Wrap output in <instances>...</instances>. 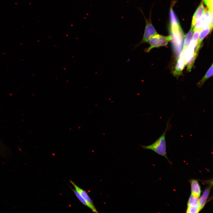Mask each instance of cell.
I'll list each match as a JSON object with an SVG mask.
<instances>
[{"label": "cell", "instance_id": "cell-12", "mask_svg": "<svg viewBox=\"0 0 213 213\" xmlns=\"http://www.w3.org/2000/svg\"><path fill=\"white\" fill-rule=\"evenodd\" d=\"M213 27L210 26L204 28L201 30L198 40V43L195 51L198 52L201 47V45L203 39L211 32Z\"/></svg>", "mask_w": 213, "mask_h": 213}, {"label": "cell", "instance_id": "cell-11", "mask_svg": "<svg viewBox=\"0 0 213 213\" xmlns=\"http://www.w3.org/2000/svg\"><path fill=\"white\" fill-rule=\"evenodd\" d=\"M206 11L202 1L197 9L193 16L191 28H193L196 22L201 17Z\"/></svg>", "mask_w": 213, "mask_h": 213}, {"label": "cell", "instance_id": "cell-2", "mask_svg": "<svg viewBox=\"0 0 213 213\" xmlns=\"http://www.w3.org/2000/svg\"><path fill=\"white\" fill-rule=\"evenodd\" d=\"M143 15L145 20L146 25L144 32L141 40L136 44L134 48H136L141 44L147 43L151 38L157 34L153 25L151 20V11L149 13V17L147 19L145 17L142 9L138 8Z\"/></svg>", "mask_w": 213, "mask_h": 213}, {"label": "cell", "instance_id": "cell-15", "mask_svg": "<svg viewBox=\"0 0 213 213\" xmlns=\"http://www.w3.org/2000/svg\"><path fill=\"white\" fill-rule=\"evenodd\" d=\"M193 32V28H191L185 38L183 50L185 49L189 46L192 38Z\"/></svg>", "mask_w": 213, "mask_h": 213}, {"label": "cell", "instance_id": "cell-3", "mask_svg": "<svg viewBox=\"0 0 213 213\" xmlns=\"http://www.w3.org/2000/svg\"><path fill=\"white\" fill-rule=\"evenodd\" d=\"M172 41L175 51L178 57L182 51L183 33L180 27L170 29Z\"/></svg>", "mask_w": 213, "mask_h": 213}, {"label": "cell", "instance_id": "cell-13", "mask_svg": "<svg viewBox=\"0 0 213 213\" xmlns=\"http://www.w3.org/2000/svg\"><path fill=\"white\" fill-rule=\"evenodd\" d=\"M175 2L172 3L170 8V29H175L180 27L177 17L173 9Z\"/></svg>", "mask_w": 213, "mask_h": 213}, {"label": "cell", "instance_id": "cell-14", "mask_svg": "<svg viewBox=\"0 0 213 213\" xmlns=\"http://www.w3.org/2000/svg\"><path fill=\"white\" fill-rule=\"evenodd\" d=\"M197 45L191 42L188 47L185 49L183 50L186 64L189 61L194 54L195 51L194 49L196 48Z\"/></svg>", "mask_w": 213, "mask_h": 213}, {"label": "cell", "instance_id": "cell-10", "mask_svg": "<svg viewBox=\"0 0 213 213\" xmlns=\"http://www.w3.org/2000/svg\"><path fill=\"white\" fill-rule=\"evenodd\" d=\"M191 187V193L192 196L199 198L201 195V190L198 180L192 179L189 180Z\"/></svg>", "mask_w": 213, "mask_h": 213}, {"label": "cell", "instance_id": "cell-20", "mask_svg": "<svg viewBox=\"0 0 213 213\" xmlns=\"http://www.w3.org/2000/svg\"><path fill=\"white\" fill-rule=\"evenodd\" d=\"M205 4L207 6L208 10L211 12H213V0H207Z\"/></svg>", "mask_w": 213, "mask_h": 213}, {"label": "cell", "instance_id": "cell-7", "mask_svg": "<svg viewBox=\"0 0 213 213\" xmlns=\"http://www.w3.org/2000/svg\"><path fill=\"white\" fill-rule=\"evenodd\" d=\"M199 198L191 195L188 200L186 212L187 213H198L200 211Z\"/></svg>", "mask_w": 213, "mask_h": 213}, {"label": "cell", "instance_id": "cell-8", "mask_svg": "<svg viewBox=\"0 0 213 213\" xmlns=\"http://www.w3.org/2000/svg\"><path fill=\"white\" fill-rule=\"evenodd\" d=\"M70 182L74 187L75 190L87 202L89 205V208H90L93 212L98 213V212L94 206L93 201L89 197L87 193L84 190L78 186L71 180H70Z\"/></svg>", "mask_w": 213, "mask_h": 213}, {"label": "cell", "instance_id": "cell-1", "mask_svg": "<svg viewBox=\"0 0 213 213\" xmlns=\"http://www.w3.org/2000/svg\"><path fill=\"white\" fill-rule=\"evenodd\" d=\"M170 119H169L167 122L164 131L156 141L149 145L141 146L144 149L151 150L158 154L165 157L170 163L171 162L169 160L167 155L165 136L167 132L170 130L171 128V125L170 122Z\"/></svg>", "mask_w": 213, "mask_h": 213}, {"label": "cell", "instance_id": "cell-19", "mask_svg": "<svg viewBox=\"0 0 213 213\" xmlns=\"http://www.w3.org/2000/svg\"><path fill=\"white\" fill-rule=\"evenodd\" d=\"M201 30H196L193 31L194 33L192 36V42L197 44L198 40Z\"/></svg>", "mask_w": 213, "mask_h": 213}, {"label": "cell", "instance_id": "cell-6", "mask_svg": "<svg viewBox=\"0 0 213 213\" xmlns=\"http://www.w3.org/2000/svg\"><path fill=\"white\" fill-rule=\"evenodd\" d=\"M208 185H206L202 195L199 199V203L200 211L204 207L208 201L211 189L212 187V180H207Z\"/></svg>", "mask_w": 213, "mask_h": 213}, {"label": "cell", "instance_id": "cell-4", "mask_svg": "<svg viewBox=\"0 0 213 213\" xmlns=\"http://www.w3.org/2000/svg\"><path fill=\"white\" fill-rule=\"evenodd\" d=\"M170 36H164L157 34L150 38L148 41L150 46L144 51L146 52H149L154 48L166 46L168 42L172 40Z\"/></svg>", "mask_w": 213, "mask_h": 213}, {"label": "cell", "instance_id": "cell-17", "mask_svg": "<svg viewBox=\"0 0 213 213\" xmlns=\"http://www.w3.org/2000/svg\"><path fill=\"white\" fill-rule=\"evenodd\" d=\"M198 52L195 51L194 54L189 61L186 64L187 66V70L188 71L191 70L192 67L198 54Z\"/></svg>", "mask_w": 213, "mask_h": 213}, {"label": "cell", "instance_id": "cell-16", "mask_svg": "<svg viewBox=\"0 0 213 213\" xmlns=\"http://www.w3.org/2000/svg\"><path fill=\"white\" fill-rule=\"evenodd\" d=\"M213 75V64L209 68L206 73L201 80L198 83L199 87L201 86L209 78Z\"/></svg>", "mask_w": 213, "mask_h": 213}, {"label": "cell", "instance_id": "cell-5", "mask_svg": "<svg viewBox=\"0 0 213 213\" xmlns=\"http://www.w3.org/2000/svg\"><path fill=\"white\" fill-rule=\"evenodd\" d=\"M213 15V12L206 10L201 17L196 22L193 28V31L202 29L210 26L211 18Z\"/></svg>", "mask_w": 213, "mask_h": 213}, {"label": "cell", "instance_id": "cell-21", "mask_svg": "<svg viewBox=\"0 0 213 213\" xmlns=\"http://www.w3.org/2000/svg\"><path fill=\"white\" fill-rule=\"evenodd\" d=\"M207 0H203V2L206 4Z\"/></svg>", "mask_w": 213, "mask_h": 213}, {"label": "cell", "instance_id": "cell-18", "mask_svg": "<svg viewBox=\"0 0 213 213\" xmlns=\"http://www.w3.org/2000/svg\"><path fill=\"white\" fill-rule=\"evenodd\" d=\"M72 190L74 192L75 195L76 196L78 199L84 205L88 207L89 208V205L85 200L75 190L72 188Z\"/></svg>", "mask_w": 213, "mask_h": 213}, {"label": "cell", "instance_id": "cell-9", "mask_svg": "<svg viewBox=\"0 0 213 213\" xmlns=\"http://www.w3.org/2000/svg\"><path fill=\"white\" fill-rule=\"evenodd\" d=\"M185 64L186 62L184 51L183 50L175 65V70L173 72V75L175 76L179 75L183 69Z\"/></svg>", "mask_w": 213, "mask_h": 213}]
</instances>
